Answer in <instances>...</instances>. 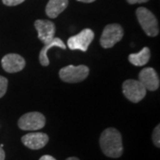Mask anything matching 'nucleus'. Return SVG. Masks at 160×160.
Listing matches in <instances>:
<instances>
[{
	"mask_svg": "<svg viewBox=\"0 0 160 160\" xmlns=\"http://www.w3.org/2000/svg\"><path fill=\"white\" fill-rule=\"evenodd\" d=\"M100 147L103 154L109 158H118L123 154V143L121 133L116 128L109 127L102 132Z\"/></svg>",
	"mask_w": 160,
	"mask_h": 160,
	"instance_id": "obj_1",
	"label": "nucleus"
},
{
	"mask_svg": "<svg viewBox=\"0 0 160 160\" xmlns=\"http://www.w3.org/2000/svg\"><path fill=\"white\" fill-rule=\"evenodd\" d=\"M136 16L142 29L146 35L149 37H156L158 35V22L152 12L145 7H139L136 10Z\"/></svg>",
	"mask_w": 160,
	"mask_h": 160,
	"instance_id": "obj_2",
	"label": "nucleus"
},
{
	"mask_svg": "<svg viewBox=\"0 0 160 160\" xmlns=\"http://www.w3.org/2000/svg\"><path fill=\"white\" fill-rule=\"evenodd\" d=\"M123 36L124 30L119 24H109L103 29L102 37L100 38V44L105 49L111 48L122 39Z\"/></svg>",
	"mask_w": 160,
	"mask_h": 160,
	"instance_id": "obj_3",
	"label": "nucleus"
},
{
	"mask_svg": "<svg viewBox=\"0 0 160 160\" xmlns=\"http://www.w3.org/2000/svg\"><path fill=\"white\" fill-rule=\"evenodd\" d=\"M61 79L67 83H78L85 80L89 75V69L85 65H69L60 70Z\"/></svg>",
	"mask_w": 160,
	"mask_h": 160,
	"instance_id": "obj_4",
	"label": "nucleus"
},
{
	"mask_svg": "<svg viewBox=\"0 0 160 160\" xmlns=\"http://www.w3.org/2000/svg\"><path fill=\"white\" fill-rule=\"evenodd\" d=\"M46 125V118L40 112H29L20 118L18 126L23 131H37Z\"/></svg>",
	"mask_w": 160,
	"mask_h": 160,
	"instance_id": "obj_5",
	"label": "nucleus"
},
{
	"mask_svg": "<svg viewBox=\"0 0 160 160\" xmlns=\"http://www.w3.org/2000/svg\"><path fill=\"white\" fill-rule=\"evenodd\" d=\"M147 90L140 81L133 79L126 80L123 83V93L130 102L137 103L146 95Z\"/></svg>",
	"mask_w": 160,
	"mask_h": 160,
	"instance_id": "obj_6",
	"label": "nucleus"
},
{
	"mask_svg": "<svg viewBox=\"0 0 160 160\" xmlns=\"http://www.w3.org/2000/svg\"><path fill=\"white\" fill-rule=\"evenodd\" d=\"M94 38L93 31L90 29H85L80 31L78 34L70 37L68 39V46L70 50H80L86 52L88 46Z\"/></svg>",
	"mask_w": 160,
	"mask_h": 160,
	"instance_id": "obj_7",
	"label": "nucleus"
},
{
	"mask_svg": "<svg viewBox=\"0 0 160 160\" xmlns=\"http://www.w3.org/2000/svg\"><path fill=\"white\" fill-rule=\"evenodd\" d=\"M35 28L38 31V37L43 44L51 41L54 38L55 25L47 20H37L35 22Z\"/></svg>",
	"mask_w": 160,
	"mask_h": 160,
	"instance_id": "obj_8",
	"label": "nucleus"
},
{
	"mask_svg": "<svg viewBox=\"0 0 160 160\" xmlns=\"http://www.w3.org/2000/svg\"><path fill=\"white\" fill-rule=\"evenodd\" d=\"M2 67L8 73H16L22 70L25 67V60L17 53H8L1 61Z\"/></svg>",
	"mask_w": 160,
	"mask_h": 160,
	"instance_id": "obj_9",
	"label": "nucleus"
},
{
	"mask_svg": "<svg viewBox=\"0 0 160 160\" xmlns=\"http://www.w3.org/2000/svg\"><path fill=\"white\" fill-rule=\"evenodd\" d=\"M139 81L142 83L146 90L156 91L160 85L159 78L153 68H144L139 74Z\"/></svg>",
	"mask_w": 160,
	"mask_h": 160,
	"instance_id": "obj_10",
	"label": "nucleus"
},
{
	"mask_svg": "<svg viewBox=\"0 0 160 160\" xmlns=\"http://www.w3.org/2000/svg\"><path fill=\"white\" fill-rule=\"evenodd\" d=\"M49 141V137L44 132H29L22 137V142L30 149L44 148Z\"/></svg>",
	"mask_w": 160,
	"mask_h": 160,
	"instance_id": "obj_11",
	"label": "nucleus"
},
{
	"mask_svg": "<svg viewBox=\"0 0 160 160\" xmlns=\"http://www.w3.org/2000/svg\"><path fill=\"white\" fill-rule=\"evenodd\" d=\"M52 47H60V48L64 49V50L66 49V46L63 43L62 40L59 38H55V37L51 41L44 44V46L42 47L39 53V62L42 66L46 67V66L49 65V59H48V56H47V52Z\"/></svg>",
	"mask_w": 160,
	"mask_h": 160,
	"instance_id": "obj_12",
	"label": "nucleus"
},
{
	"mask_svg": "<svg viewBox=\"0 0 160 160\" xmlns=\"http://www.w3.org/2000/svg\"><path fill=\"white\" fill-rule=\"evenodd\" d=\"M69 5V0H49L46 7V12L50 18L58 17Z\"/></svg>",
	"mask_w": 160,
	"mask_h": 160,
	"instance_id": "obj_13",
	"label": "nucleus"
},
{
	"mask_svg": "<svg viewBox=\"0 0 160 160\" xmlns=\"http://www.w3.org/2000/svg\"><path fill=\"white\" fill-rule=\"evenodd\" d=\"M149 59H150V50L148 47H143L142 49L139 52L136 53H131L128 56L129 62L134 65V66H144L145 64L149 62Z\"/></svg>",
	"mask_w": 160,
	"mask_h": 160,
	"instance_id": "obj_14",
	"label": "nucleus"
},
{
	"mask_svg": "<svg viewBox=\"0 0 160 160\" xmlns=\"http://www.w3.org/2000/svg\"><path fill=\"white\" fill-rule=\"evenodd\" d=\"M152 140H153V143L156 147L159 148L160 147V126H158L155 127L153 133H152Z\"/></svg>",
	"mask_w": 160,
	"mask_h": 160,
	"instance_id": "obj_15",
	"label": "nucleus"
},
{
	"mask_svg": "<svg viewBox=\"0 0 160 160\" xmlns=\"http://www.w3.org/2000/svg\"><path fill=\"white\" fill-rule=\"evenodd\" d=\"M8 86V80L5 77L0 76V98H2L6 94Z\"/></svg>",
	"mask_w": 160,
	"mask_h": 160,
	"instance_id": "obj_16",
	"label": "nucleus"
},
{
	"mask_svg": "<svg viewBox=\"0 0 160 160\" xmlns=\"http://www.w3.org/2000/svg\"><path fill=\"white\" fill-rule=\"evenodd\" d=\"M4 5L7 6H15L23 3L25 0H2Z\"/></svg>",
	"mask_w": 160,
	"mask_h": 160,
	"instance_id": "obj_17",
	"label": "nucleus"
},
{
	"mask_svg": "<svg viewBox=\"0 0 160 160\" xmlns=\"http://www.w3.org/2000/svg\"><path fill=\"white\" fill-rule=\"evenodd\" d=\"M128 4L130 5H134V4H141V3H146L149 0H126Z\"/></svg>",
	"mask_w": 160,
	"mask_h": 160,
	"instance_id": "obj_18",
	"label": "nucleus"
},
{
	"mask_svg": "<svg viewBox=\"0 0 160 160\" xmlns=\"http://www.w3.org/2000/svg\"><path fill=\"white\" fill-rule=\"evenodd\" d=\"M39 160H56L53 157H52L50 155H44L39 158Z\"/></svg>",
	"mask_w": 160,
	"mask_h": 160,
	"instance_id": "obj_19",
	"label": "nucleus"
},
{
	"mask_svg": "<svg viewBox=\"0 0 160 160\" xmlns=\"http://www.w3.org/2000/svg\"><path fill=\"white\" fill-rule=\"evenodd\" d=\"M6 158V153L2 147H0V160H5Z\"/></svg>",
	"mask_w": 160,
	"mask_h": 160,
	"instance_id": "obj_20",
	"label": "nucleus"
},
{
	"mask_svg": "<svg viewBox=\"0 0 160 160\" xmlns=\"http://www.w3.org/2000/svg\"><path fill=\"white\" fill-rule=\"evenodd\" d=\"M78 1L82 2V3H92V2H94L95 0H78Z\"/></svg>",
	"mask_w": 160,
	"mask_h": 160,
	"instance_id": "obj_21",
	"label": "nucleus"
},
{
	"mask_svg": "<svg viewBox=\"0 0 160 160\" xmlns=\"http://www.w3.org/2000/svg\"><path fill=\"white\" fill-rule=\"evenodd\" d=\"M66 160H79L78 158H76V157H70V158H68Z\"/></svg>",
	"mask_w": 160,
	"mask_h": 160,
	"instance_id": "obj_22",
	"label": "nucleus"
}]
</instances>
